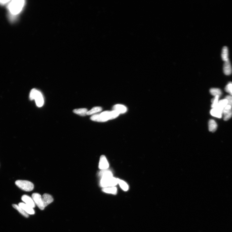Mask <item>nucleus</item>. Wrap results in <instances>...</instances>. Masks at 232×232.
Instances as JSON below:
<instances>
[{"label":"nucleus","mask_w":232,"mask_h":232,"mask_svg":"<svg viewBox=\"0 0 232 232\" xmlns=\"http://www.w3.org/2000/svg\"><path fill=\"white\" fill-rule=\"evenodd\" d=\"M12 206H13V207L15 209L17 210L22 215L24 216L26 218H28L29 217V214H28L27 212L25 211L24 210L19 206L17 205H15V204H13Z\"/></svg>","instance_id":"22"},{"label":"nucleus","mask_w":232,"mask_h":232,"mask_svg":"<svg viewBox=\"0 0 232 232\" xmlns=\"http://www.w3.org/2000/svg\"><path fill=\"white\" fill-rule=\"evenodd\" d=\"M73 112L79 115L84 116L87 115L88 112V110L86 108H80L74 109L73 111Z\"/></svg>","instance_id":"20"},{"label":"nucleus","mask_w":232,"mask_h":232,"mask_svg":"<svg viewBox=\"0 0 232 232\" xmlns=\"http://www.w3.org/2000/svg\"><path fill=\"white\" fill-rule=\"evenodd\" d=\"M43 204L45 207L53 202L54 200L53 197L50 195L45 193L42 196Z\"/></svg>","instance_id":"10"},{"label":"nucleus","mask_w":232,"mask_h":232,"mask_svg":"<svg viewBox=\"0 0 232 232\" xmlns=\"http://www.w3.org/2000/svg\"><path fill=\"white\" fill-rule=\"evenodd\" d=\"M210 114L213 116L221 118L222 116V111L217 108H213L210 111Z\"/></svg>","instance_id":"13"},{"label":"nucleus","mask_w":232,"mask_h":232,"mask_svg":"<svg viewBox=\"0 0 232 232\" xmlns=\"http://www.w3.org/2000/svg\"><path fill=\"white\" fill-rule=\"evenodd\" d=\"M219 97H220L216 96L212 99L211 102L212 104L211 107L212 108H215L217 107Z\"/></svg>","instance_id":"25"},{"label":"nucleus","mask_w":232,"mask_h":232,"mask_svg":"<svg viewBox=\"0 0 232 232\" xmlns=\"http://www.w3.org/2000/svg\"><path fill=\"white\" fill-rule=\"evenodd\" d=\"M228 105V101L226 99H223L219 100L217 107L216 108H219L222 111L224 110V108Z\"/></svg>","instance_id":"18"},{"label":"nucleus","mask_w":232,"mask_h":232,"mask_svg":"<svg viewBox=\"0 0 232 232\" xmlns=\"http://www.w3.org/2000/svg\"><path fill=\"white\" fill-rule=\"evenodd\" d=\"M15 184L22 190L30 191L34 188V185L32 182L27 181L18 180L15 182Z\"/></svg>","instance_id":"5"},{"label":"nucleus","mask_w":232,"mask_h":232,"mask_svg":"<svg viewBox=\"0 0 232 232\" xmlns=\"http://www.w3.org/2000/svg\"><path fill=\"white\" fill-rule=\"evenodd\" d=\"M32 198L35 205L39 209L43 210L45 208L42 200V197L41 194L38 193H33L32 195Z\"/></svg>","instance_id":"6"},{"label":"nucleus","mask_w":232,"mask_h":232,"mask_svg":"<svg viewBox=\"0 0 232 232\" xmlns=\"http://www.w3.org/2000/svg\"><path fill=\"white\" fill-rule=\"evenodd\" d=\"M210 93L214 97L219 96L220 97L222 93L221 90L218 88H212L210 90Z\"/></svg>","instance_id":"21"},{"label":"nucleus","mask_w":232,"mask_h":232,"mask_svg":"<svg viewBox=\"0 0 232 232\" xmlns=\"http://www.w3.org/2000/svg\"><path fill=\"white\" fill-rule=\"evenodd\" d=\"M209 129L210 132H214L217 128V123L214 120L211 119L209 122Z\"/></svg>","instance_id":"15"},{"label":"nucleus","mask_w":232,"mask_h":232,"mask_svg":"<svg viewBox=\"0 0 232 232\" xmlns=\"http://www.w3.org/2000/svg\"><path fill=\"white\" fill-rule=\"evenodd\" d=\"M225 91L232 96V82H229L226 86Z\"/></svg>","instance_id":"26"},{"label":"nucleus","mask_w":232,"mask_h":232,"mask_svg":"<svg viewBox=\"0 0 232 232\" xmlns=\"http://www.w3.org/2000/svg\"><path fill=\"white\" fill-rule=\"evenodd\" d=\"M29 97L30 100H35L36 106L39 107H41L44 104V98L41 93L36 89H33L31 90Z\"/></svg>","instance_id":"2"},{"label":"nucleus","mask_w":232,"mask_h":232,"mask_svg":"<svg viewBox=\"0 0 232 232\" xmlns=\"http://www.w3.org/2000/svg\"><path fill=\"white\" fill-rule=\"evenodd\" d=\"M99 175L100 176L101 178L113 176L112 172L107 169L102 170V171L100 172Z\"/></svg>","instance_id":"19"},{"label":"nucleus","mask_w":232,"mask_h":232,"mask_svg":"<svg viewBox=\"0 0 232 232\" xmlns=\"http://www.w3.org/2000/svg\"><path fill=\"white\" fill-rule=\"evenodd\" d=\"M118 184L117 179L113 176L102 178L100 182V186L104 188L114 187Z\"/></svg>","instance_id":"4"},{"label":"nucleus","mask_w":232,"mask_h":232,"mask_svg":"<svg viewBox=\"0 0 232 232\" xmlns=\"http://www.w3.org/2000/svg\"><path fill=\"white\" fill-rule=\"evenodd\" d=\"M102 110V108L101 107H95L93 108L91 110L88 111L87 115H91V114L100 112Z\"/></svg>","instance_id":"24"},{"label":"nucleus","mask_w":232,"mask_h":232,"mask_svg":"<svg viewBox=\"0 0 232 232\" xmlns=\"http://www.w3.org/2000/svg\"><path fill=\"white\" fill-rule=\"evenodd\" d=\"M114 110L117 111L119 114L124 113L126 111V108L122 105L116 104L115 105L113 108Z\"/></svg>","instance_id":"16"},{"label":"nucleus","mask_w":232,"mask_h":232,"mask_svg":"<svg viewBox=\"0 0 232 232\" xmlns=\"http://www.w3.org/2000/svg\"><path fill=\"white\" fill-rule=\"evenodd\" d=\"M109 167V163L106 156L104 155H102L100 158L99 165V168L102 170H106Z\"/></svg>","instance_id":"8"},{"label":"nucleus","mask_w":232,"mask_h":232,"mask_svg":"<svg viewBox=\"0 0 232 232\" xmlns=\"http://www.w3.org/2000/svg\"><path fill=\"white\" fill-rule=\"evenodd\" d=\"M18 205L22 208L28 214L33 215L35 213L34 210L33 208L25 203H20L18 204Z\"/></svg>","instance_id":"9"},{"label":"nucleus","mask_w":232,"mask_h":232,"mask_svg":"<svg viewBox=\"0 0 232 232\" xmlns=\"http://www.w3.org/2000/svg\"><path fill=\"white\" fill-rule=\"evenodd\" d=\"M24 3V1L21 0L12 1L8 6L11 13L15 15L20 13L23 7Z\"/></svg>","instance_id":"3"},{"label":"nucleus","mask_w":232,"mask_h":232,"mask_svg":"<svg viewBox=\"0 0 232 232\" xmlns=\"http://www.w3.org/2000/svg\"><path fill=\"white\" fill-rule=\"evenodd\" d=\"M223 71L226 75H229L231 74L232 69L229 60L224 62L223 67Z\"/></svg>","instance_id":"12"},{"label":"nucleus","mask_w":232,"mask_h":232,"mask_svg":"<svg viewBox=\"0 0 232 232\" xmlns=\"http://www.w3.org/2000/svg\"><path fill=\"white\" fill-rule=\"evenodd\" d=\"M222 116L225 121L230 119L232 116V107L227 105L222 111Z\"/></svg>","instance_id":"7"},{"label":"nucleus","mask_w":232,"mask_h":232,"mask_svg":"<svg viewBox=\"0 0 232 232\" xmlns=\"http://www.w3.org/2000/svg\"><path fill=\"white\" fill-rule=\"evenodd\" d=\"M21 200L27 205H29L32 208L35 207V204L32 198L30 196L24 195L21 197Z\"/></svg>","instance_id":"11"},{"label":"nucleus","mask_w":232,"mask_h":232,"mask_svg":"<svg viewBox=\"0 0 232 232\" xmlns=\"http://www.w3.org/2000/svg\"><path fill=\"white\" fill-rule=\"evenodd\" d=\"M10 1H0V4H5Z\"/></svg>","instance_id":"28"},{"label":"nucleus","mask_w":232,"mask_h":232,"mask_svg":"<svg viewBox=\"0 0 232 232\" xmlns=\"http://www.w3.org/2000/svg\"><path fill=\"white\" fill-rule=\"evenodd\" d=\"M118 183L122 189L125 191H128L129 189L128 185L126 182L119 179H117Z\"/></svg>","instance_id":"23"},{"label":"nucleus","mask_w":232,"mask_h":232,"mask_svg":"<svg viewBox=\"0 0 232 232\" xmlns=\"http://www.w3.org/2000/svg\"><path fill=\"white\" fill-rule=\"evenodd\" d=\"M228 49L226 46H224L222 48L221 56L222 60L224 62L228 61L229 60L228 58Z\"/></svg>","instance_id":"14"},{"label":"nucleus","mask_w":232,"mask_h":232,"mask_svg":"<svg viewBox=\"0 0 232 232\" xmlns=\"http://www.w3.org/2000/svg\"><path fill=\"white\" fill-rule=\"evenodd\" d=\"M120 114L117 111H106L100 114H95L91 117V119L94 121L104 122L108 120L115 118Z\"/></svg>","instance_id":"1"},{"label":"nucleus","mask_w":232,"mask_h":232,"mask_svg":"<svg viewBox=\"0 0 232 232\" xmlns=\"http://www.w3.org/2000/svg\"><path fill=\"white\" fill-rule=\"evenodd\" d=\"M225 99H226L228 101V105L232 107V96L228 95L226 97Z\"/></svg>","instance_id":"27"},{"label":"nucleus","mask_w":232,"mask_h":232,"mask_svg":"<svg viewBox=\"0 0 232 232\" xmlns=\"http://www.w3.org/2000/svg\"><path fill=\"white\" fill-rule=\"evenodd\" d=\"M102 191L105 193L116 194L117 193V189L115 187L104 188L103 189Z\"/></svg>","instance_id":"17"}]
</instances>
